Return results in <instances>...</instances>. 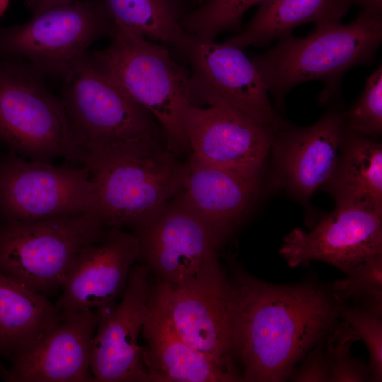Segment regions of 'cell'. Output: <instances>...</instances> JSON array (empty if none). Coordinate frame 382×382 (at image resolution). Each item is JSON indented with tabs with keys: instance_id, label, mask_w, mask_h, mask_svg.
<instances>
[{
	"instance_id": "15",
	"label": "cell",
	"mask_w": 382,
	"mask_h": 382,
	"mask_svg": "<svg viewBox=\"0 0 382 382\" xmlns=\"http://www.w3.org/2000/svg\"><path fill=\"white\" fill-rule=\"evenodd\" d=\"M184 131L190 156L215 166L258 175L277 134L224 103L206 108L190 104Z\"/></svg>"
},
{
	"instance_id": "16",
	"label": "cell",
	"mask_w": 382,
	"mask_h": 382,
	"mask_svg": "<svg viewBox=\"0 0 382 382\" xmlns=\"http://www.w3.org/2000/svg\"><path fill=\"white\" fill-rule=\"evenodd\" d=\"M138 260L140 245L136 234L122 228H108L101 241L80 251L62 286L56 306L64 314L115 305Z\"/></svg>"
},
{
	"instance_id": "33",
	"label": "cell",
	"mask_w": 382,
	"mask_h": 382,
	"mask_svg": "<svg viewBox=\"0 0 382 382\" xmlns=\"http://www.w3.org/2000/svg\"><path fill=\"white\" fill-rule=\"evenodd\" d=\"M9 3V0H0V16L4 13Z\"/></svg>"
},
{
	"instance_id": "4",
	"label": "cell",
	"mask_w": 382,
	"mask_h": 382,
	"mask_svg": "<svg viewBox=\"0 0 382 382\" xmlns=\"http://www.w3.org/2000/svg\"><path fill=\"white\" fill-rule=\"evenodd\" d=\"M161 139L108 150L86 166L96 190V212L108 228L133 231L178 193L183 163Z\"/></svg>"
},
{
	"instance_id": "32",
	"label": "cell",
	"mask_w": 382,
	"mask_h": 382,
	"mask_svg": "<svg viewBox=\"0 0 382 382\" xmlns=\"http://www.w3.org/2000/svg\"><path fill=\"white\" fill-rule=\"evenodd\" d=\"M352 4H357L362 9L382 13V0H349Z\"/></svg>"
},
{
	"instance_id": "20",
	"label": "cell",
	"mask_w": 382,
	"mask_h": 382,
	"mask_svg": "<svg viewBox=\"0 0 382 382\" xmlns=\"http://www.w3.org/2000/svg\"><path fill=\"white\" fill-rule=\"evenodd\" d=\"M141 332V357L150 382L242 381L187 343L150 297Z\"/></svg>"
},
{
	"instance_id": "18",
	"label": "cell",
	"mask_w": 382,
	"mask_h": 382,
	"mask_svg": "<svg viewBox=\"0 0 382 382\" xmlns=\"http://www.w3.org/2000/svg\"><path fill=\"white\" fill-rule=\"evenodd\" d=\"M258 175L200 162L183 163L178 197L223 240L249 208L258 191Z\"/></svg>"
},
{
	"instance_id": "6",
	"label": "cell",
	"mask_w": 382,
	"mask_h": 382,
	"mask_svg": "<svg viewBox=\"0 0 382 382\" xmlns=\"http://www.w3.org/2000/svg\"><path fill=\"white\" fill-rule=\"evenodd\" d=\"M61 99L84 166L105 151L164 138L152 115L100 71L88 52L65 76Z\"/></svg>"
},
{
	"instance_id": "10",
	"label": "cell",
	"mask_w": 382,
	"mask_h": 382,
	"mask_svg": "<svg viewBox=\"0 0 382 382\" xmlns=\"http://www.w3.org/2000/svg\"><path fill=\"white\" fill-rule=\"evenodd\" d=\"M90 170L25 159H0V219L33 221L96 212ZM97 213V212H96Z\"/></svg>"
},
{
	"instance_id": "1",
	"label": "cell",
	"mask_w": 382,
	"mask_h": 382,
	"mask_svg": "<svg viewBox=\"0 0 382 382\" xmlns=\"http://www.w3.org/2000/svg\"><path fill=\"white\" fill-rule=\"evenodd\" d=\"M228 279L234 356L242 381H284L295 364L334 328L340 303L332 289L311 282L282 285L239 267Z\"/></svg>"
},
{
	"instance_id": "28",
	"label": "cell",
	"mask_w": 382,
	"mask_h": 382,
	"mask_svg": "<svg viewBox=\"0 0 382 382\" xmlns=\"http://www.w3.org/2000/svg\"><path fill=\"white\" fill-rule=\"evenodd\" d=\"M338 317L348 325L357 340H362L366 345L369 355L371 379H382V321L381 316L360 307L349 306L340 303Z\"/></svg>"
},
{
	"instance_id": "13",
	"label": "cell",
	"mask_w": 382,
	"mask_h": 382,
	"mask_svg": "<svg viewBox=\"0 0 382 382\" xmlns=\"http://www.w3.org/2000/svg\"><path fill=\"white\" fill-rule=\"evenodd\" d=\"M132 231L139 239L140 260L156 279L170 282L218 261L224 241L176 197Z\"/></svg>"
},
{
	"instance_id": "31",
	"label": "cell",
	"mask_w": 382,
	"mask_h": 382,
	"mask_svg": "<svg viewBox=\"0 0 382 382\" xmlns=\"http://www.w3.org/2000/svg\"><path fill=\"white\" fill-rule=\"evenodd\" d=\"M76 0H25L26 4L31 10L33 16H35L50 8L67 4Z\"/></svg>"
},
{
	"instance_id": "30",
	"label": "cell",
	"mask_w": 382,
	"mask_h": 382,
	"mask_svg": "<svg viewBox=\"0 0 382 382\" xmlns=\"http://www.w3.org/2000/svg\"><path fill=\"white\" fill-rule=\"evenodd\" d=\"M322 342L323 340L314 345L296 374V381H330V367Z\"/></svg>"
},
{
	"instance_id": "5",
	"label": "cell",
	"mask_w": 382,
	"mask_h": 382,
	"mask_svg": "<svg viewBox=\"0 0 382 382\" xmlns=\"http://www.w3.org/2000/svg\"><path fill=\"white\" fill-rule=\"evenodd\" d=\"M42 75L23 59L0 56V141L28 160L82 163L63 102Z\"/></svg>"
},
{
	"instance_id": "19",
	"label": "cell",
	"mask_w": 382,
	"mask_h": 382,
	"mask_svg": "<svg viewBox=\"0 0 382 382\" xmlns=\"http://www.w3.org/2000/svg\"><path fill=\"white\" fill-rule=\"evenodd\" d=\"M343 120L330 111L316 123L291 127L278 134L274 144L290 187L308 198L332 178L338 162L342 140Z\"/></svg>"
},
{
	"instance_id": "27",
	"label": "cell",
	"mask_w": 382,
	"mask_h": 382,
	"mask_svg": "<svg viewBox=\"0 0 382 382\" xmlns=\"http://www.w3.org/2000/svg\"><path fill=\"white\" fill-rule=\"evenodd\" d=\"M342 116L347 132L368 137L381 134L382 66L366 79L362 93Z\"/></svg>"
},
{
	"instance_id": "11",
	"label": "cell",
	"mask_w": 382,
	"mask_h": 382,
	"mask_svg": "<svg viewBox=\"0 0 382 382\" xmlns=\"http://www.w3.org/2000/svg\"><path fill=\"white\" fill-rule=\"evenodd\" d=\"M191 66L189 96L193 105L224 103L272 129L290 125L272 108L258 71L241 48L189 34L178 52Z\"/></svg>"
},
{
	"instance_id": "8",
	"label": "cell",
	"mask_w": 382,
	"mask_h": 382,
	"mask_svg": "<svg viewBox=\"0 0 382 382\" xmlns=\"http://www.w3.org/2000/svg\"><path fill=\"white\" fill-rule=\"evenodd\" d=\"M115 31L102 0L76 1L23 24L0 28V56L20 58L42 74L64 78L93 43Z\"/></svg>"
},
{
	"instance_id": "3",
	"label": "cell",
	"mask_w": 382,
	"mask_h": 382,
	"mask_svg": "<svg viewBox=\"0 0 382 382\" xmlns=\"http://www.w3.org/2000/svg\"><path fill=\"white\" fill-rule=\"evenodd\" d=\"M88 54L100 71L152 115L169 150L177 156L190 152L184 131V115L191 104L190 73L166 45L116 28L108 46Z\"/></svg>"
},
{
	"instance_id": "26",
	"label": "cell",
	"mask_w": 382,
	"mask_h": 382,
	"mask_svg": "<svg viewBox=\"0 0 382 382\" xmlns=\"http://www.w3.org/2000/svg\"><path fill=\"white\" fill-rule=\"evenodd\" d=\"M347 275L331 289L336 301L340 303L354 301L360 308L381 316L382 255L365 261Z\"/></svg>"
},
{
	"instance_id": "2",
	"label": "cell",
	"mask_w": 382,
	"mask_h": 382,
	"mask_svg": "<svg viewBox=\"0 0 382 382\" xmlns=\"http://www.w3.org/2000/svg\"><path fill=\"white\" fill-rule=\"evenodd\" d=\"M382 41V13L361 9L351 23L316 27L305 37L288 34L251 60L268 91L281 100L294 86L310 80L325 83L321 103L339 94L349 69L374 60Z\"/></svg>"
},
{
	"instance_id": "29",
	"label": "cell",
	"mask_w": 382,
	"mask_h": 382,
	"mask_svg": "<svg viewBox=\"0 0 382 382\" xmlns=\"http://www.w3.org/2000/svg\"><path fill=\"white\" fill-rule=\"evenodd\" d=\"M337 329L327 344L325 352L330 367V381H365L371 378L369 367L353 357L350 353L356 336L345 323Z\"/></svg>"
},
{
	"instance_id": "17",
	"label": "cell",
	"mask_w": 382,
	"mask_h": 382,
	"mask_svg": "<svg viewBox=\"0 0 382 382\" xmlns=\"http://www.w3.org/2000/svg\"><path fill=\"white\" fill-rule=\"evenodd\" d=\"M61 321L26 350L13 357L5 381L13 382H93L91 342L96 310L62 314Z\"/></svg>"
},
{
	"instance_id": "14",
	"label": "cell",
	"mask_w": 382,
	"mask_h": 382,
	"mask_svg": "<svg viewBox=\"0 0 382 382\" xmlns=\"http://www.w3.org/2000/svg\"><path fill=\"white\" fill-rule=\"evenodd\" d=\"M149 275L144 263L134 265L120 302L96 310L90 362L96 381L150 382L138 344L149 308Z\"/></svg>"
},
{
	"instance_id": "22",
	"label": "cell",
	"mask_w": 382,
	"mask_h": 382,
	"mask_svg": "<svg viewBox=\"0 0 382 382\" xmlns=\"http://www.w3.org/2000/svg\"><path fill=\"white\" fill-rule=\"evenodd\" d=\"M352 5L349 0H266L245 28L224 42L241 49L263 46L306 23H340Z\"/></svg>"
},
{
	"instance_id": "9",
	"label": "cell",
	"mask_w": 382,
	"mask_h": 382,
	"mask_svg": "<svg viewBox=\"0 0 382 382\" xmlns=\"http://www.w3.org/2000/svg\"><path fill=\"white\" fill-rule=\"evenodd\" d=\"M150 300L187 343L241 378L233 362L228 279L219 260L181 282L156 279Z\"/></svg>"
},
{
	"instance_id": "23",
	"label": "cell",
	"mask_w": 382,
	"mask_h": 382,
	"mask_svg": "<svg viewBox=\"0 0 382 382\" xmlns=\"http://www.w3.org/2000/svg\"><path fill=\"white\" fill-rule=\"evenodd\" d=\"M346 144L330 178L336 201L368 204L382 212V146L346 131Z\"/></svg>"
},
{
	"instance_id": "25",
	"label": "cell",
	"mask_w": 382,
	"mask_h": 382,
	"mask_svg": "<svg viewBox=\"0 0 382 382\" xmlns=\"http://www.w3.org/2000/svg\"><path fill=\"white\" fill-rule=\"evenodd\" d=\"M266 0H206L180 21L183 30L199 37L214 40L221 32L239 31L245 13Z\"/></svg>"
},
{
	"instance_id": "7",
	"label": "cell",
	"mask_w": 382,
	"mask_h": 382,
	"mask_svg": "<svg viewBox=\"0 0 382 382\" xmlns=\"http://www.w3.org/2000/svg\"><path fill=\"white\" fill-rule=\"evenodd\" d=\"M108 228L98 214L33 221L0 219V272L47 296L61 289L80 251Z\"/></svg>"
},
{
	"instance_id": "24",
	"label": "cell",
	"mask_w": 382,
	"mask_h": 382,
	"mask_svg": "<svg viewBox=\"0 0 382 382\" xmlns=\"http://www.w3.org/2000/svg\"><path fill=\"white\" fill-rule=\"evenodd\" d=\"M102 1L116 28L162 42L177 52L188 37L171 0Z\"/></svg>"
},
{
	"instance_id": "12",
	"label": "cell",
	"mask_w": 382,
	"mask_h": 382,
	"mask_svg": "<svg viewBox=\"0 0 382 382\" xmlns=\"http://www.w3.org/2000/svg\"><path fill=\"white\" fill-rule=\"evenodd\" d=\"M279 254L290 267L318 260L347 274L382 255V212L360 202L336 201L335 209L311 231H291Z\"/></svg>"
},
{
	"instance_id": "21",
	"label": "cell",
	"mask_w": 382,
	"mask_h": 382,
	"mask_svg": "<svg viewBox=\"0 0 382 382\" xmlns=\"http://www.w3.org/2000/svg\"><path fill=\"white\" fill-rule=\"evenodd\" d=\"M47 296L0 272V356L11 360L62 319Z\"/></svg>"
}]
</instances>
